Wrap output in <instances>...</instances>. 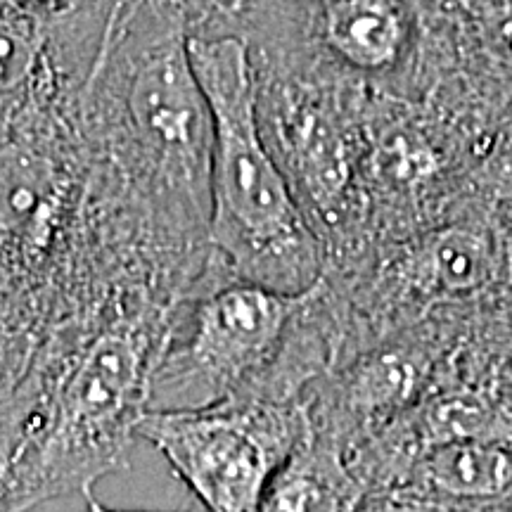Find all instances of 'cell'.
<instances>
[{"label": "cell", "instance_id": "obj_6", "mask_svg": "<svg viewBox=\"0 0 512 512\" xmlns=\"http://www.w3.org/2000/svg\"><path fill=\"white\" fill-rule=\"evenodd\" d=\"M230 36L247 43L259 67L396 98H411L420 76V0H254Z\"/></svg>", "mask_w": 512, "mask_h": 512}, {"label": "cell", "instance_id": "obj_1", "mask_svg": "<svg viewBox=\"0 0 512 512\" xmlns=\"http://www.w3.org/2000/svg\"><path fill=\"white\" fill-rule=\"evenodd\" d=\"M183 297L124 290L50 325L0 403V510L81 496L131 467L152 375Z\"/></svg>", "mask_w": 512, "mask_h": 512}, {"label": "cell", "instance_id": "obj_5", "mask_svg": "<svg viewBox=\"0 0 512 512\" xmlns=\"http://www.w3.org/2000/svg\"><path fill=\"white\" fill-rule=\"evenodd\" d=\"M88 197L76 100L31 107L0 131V261L48 294L60 316Z\"/></svg>", "mask_w": 512, "mask_h": 512}, {"label": "cell", "instance_id": "obj_3", "mask_svg": "<svg viewBox=\"0 0 512 512\" xmlns=\"http://www.w3.org/2000/svg\"><path fill=\"white\" fill-rule=\"evenodd\" d=\"M214 117L211 245L242 278L299 294L325 273L323 242L259 128L256 74L238 36H190Z\"/></svg>", "mask_w": 512, "mask_h": 512}, {"label": "cell", "instance_id": "obj_16", "mask_svg": "<svg viewBox=\"0 0 512 512\" xmlns=\"http://www.w3.org/2000/svg\"><path fill=\"white\" fill-rule=\"evenodd\" d=\"M498 157L512 169V117L508 124H505L501 138H498Z\"/></svg>", "mask_w": 512, "mask_h": 512}, {"label": "cell", "instance_id": "obj_10", "mask_svg": "<svg viewBox=\"0 0 512 512\" xmlns=\"http://www.w3.org/2000/svg\"><path fill=\"white\" fill-rule=\"evenodd\" d=\"M512 491V451L494 439H460L425 448L366 508H432L484 503Z\"/></svg>", "mask_w": 512, "mask_h": 512}, {"label": "cell", "instance_id": "obj_2", "mask_svg": "<svg viewBox=\"0 0 512 512\" xmlns=\"http://www.w3.org/2000/svg\"><path fill=\"white\" fill-rule=\"evenodd\" d=\"M76 124L98 200L183 252H211L214 117L176 3L121 0L76 98Z\"/></svg>", "mask_w": 512, "mask_h": 512}, {"label": "cell", "instance_id": "obj_7", "mask_svg": "<svg viewBox=\"0 0 512 512\" xmlns=\"http://www.w3.org/2000/svg\"><path fill=\"white\" fill-rule=\"evenodd\" d=\"M254 74L261 136L297 192L328 264L351 242L363 126L375 93L259 64Z\"/></svg>", "mask_w": 512, "mask_h": 512}, {"label": "cell", "instance_id": "obj_12", "mask_svg": "<svg viewBox=\"0 0 512 512\" xmlns=\"http://www.w3.org/2000/svg\"><path fill=\"white\" fill-rule=\"evenodd\" d=\"M53 323L48 294L0 261V403L29 370Z\"/></svg>", "mask_w": 512, "mask_h": 512}, {"label": "cell", "instance_id": "obj_15", "mask_svg": "<svg viewBox=\"0 0 512 512\" xmlns=\"http://www.w3.org/2000/svg\"><path fill=\"white\" fill-rule=\"evenodd\" d=\"M17 3L27 5V8L41 12V15L55 17V15H64V12L79 8V5L91 3V0H17Z\"/></svg>", "mask_w": 512, "mask_h": 512}, {"label": "cell", "instance_id": "obj_14", "mask_svg": "<svg viewBox=\"0 0 512 512\" xmlns=\"http://www.w3.org/2000/svg\"><path fill=\"white\" fill-rule=\"evenodd\" d=\"M503 337L496 347L494 373L505 387H512V318L503 325Z\"/></svg>", "mask_w": 512, "mask_h": 512}, {"label": "cell", "instance_id": "obj_4", "mask_svg": "<svg viewBox=\"0 0 512 512\" xmlns=\"http://www.w3.org/2000/svg\"><path fill=\"white\" fill-rule=\"evenodd\" d=\"M309 292H280L242 278L214 247L176 306L152 375L150 408L185 411L259 396Z\"/></svg>", "mask_w": 512, "mask_h": 512}, {"label": "cell", "instance_id": "obj_11", "mask_svg": "<svg viewBox=\"0 0 512 512\" xmlns=\"http://www.w3.org/2000/svg\"><path fill=\"white\" fill-rule=\"evenodd\" d=\"M366 508V489L347 451L330 434L304 432L268 484L261 510H356Z\"/></svg>", "mask_w": 512, "mask_h": 512}, {"label": "cell", "instance_id": "obj_8", "mask_svg": "<svg viewBox=\"0 0 512 512\" xmlns=\"http://www.w3.org/2000/svg\"><path fill=\"white\" fill-rule=\"evenodd\" d=\"M306 430L304 401L242 396L185 411L147 408L138 439L162 453L207 510L254 512Z\"/></svg>", "mask_w": 512, "mask_h": 512}, {"label": "cell", "instance_id": "obj_13", "mask_svg": "<svg viewBox=\"0 0 512 512\" xmlns=\"http://www.w3.org/2000/svg\"><path fill=\"white\" fill-rule=\"evenodd\" d=\"M181 8L190 36H230L235 22L254 0H171Z\"/></svg>", "mask_w": 512, "mask_h": 512}, {"label": "cell", "instance_id": "obj_9", "mask_svg": "<svg viewBox=\"0 0 512 512\" xmlns=\"http://www.w3.org/2000/svg\"><path fill=\"white\" fill-rule=\"evenodd\" d=\"M117 5L91 0L48 17L0 0V131L31 107L79 98Z\"/></svg>", "mask_w": 512, "mask_h": 512}]
</instances>
